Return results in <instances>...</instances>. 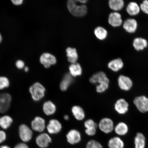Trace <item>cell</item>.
<instances>
[{"instance_id":"cell-1","label":"cell","mask_w":148,"mask_h":148,"mask_svg":"<svg viewBox=\"0 0 148 148\" xmlns=\"http://www.w3.org/2000/svg\"><path fill=\"white\" fill-rule=\"evenodd\" d=\"M90 82L92 84H98L96 86V90L99 93H102L109 88L110 80L104 72H98L92 76L90 79Z\"/></svg>"},{"instance_id":"cell-2","label":"cell","mask_w":148,"mask_h":148,"mask_svg":"<svg viewBox=\"0 0 148 148\" xmlns=\"http://www.w3.org/2000/svg\"><path fill=\"white\" fill-rule=\"evenodd\" d=\"M29 91L33 100L38 101L42 99L45 96L46 89L41 84L37 82L30 86Z\"/></svg>"},{"instance_id":"cell-3","label":"cell","mask_w":148,"mask_h":148,"mask_svg":"<svg viewBox=\"0 0 148 148\" xmlns=\"http://www.w3.org/2000/svg\"><path fill=\"white\" fill-rule=\"evenodd\" d=\"M67 7L70 13L75 16H83L87 12V8L86 5L77 4V1L69 0L68 1Z\"/></svg>"},{"instance_id":"cell-4","label":"cell","mask_w":148,"mask_h":148,"mask_svg":"<svg viewBox=\"0 0 148 148\" xmlns=\"http://www.w3.org/2000/svg\"><path fill=\"white\" fill-rule=\"evenodd\" d=\"M19 137L23 143H27L32 140L33 132L28 126L23 124L20 125L18 130Z\"/></svg>"},{"instance_id":"cell-5","label":"cell","mask_w":148,"mask_h":148,"mask_svg":"<svg viewBox=\"0 0 148 148\" xmlns=\"http://www.w3.org/2000/svg\"><path fill=\"white\" fill-rule=\"evenodd\" d=\"M12 96L8 93L0 94V112L5 113L10 108Z\"/></svg>"},{"instance_id":"cell-6","label":"cell","mask_w":148,"mask_h":148,"mask_svg":"<svg viewBox=\"0 0 148 148\" xmlns=\"http://www.w3.org/2000/svg\"><path fill=\"white\" fill-rule=\"evenodd\" d=\"M134 103L138 110L142 113L148 112V98L145 96H138L135 98Z\"/></svg>"},{"instance_id":"cell-7","label":"cell","mask_w":148,"mask_h":148,"mask_svg":"<svg viewBox=\"0 0 148 148\" xmlns=\"http://www.w3.org/2000/svg\"><path fill=\"white\" fill-rule=\"evenodd\" d=\"M123 27L126 32L132 34L137 30L138 23L137 21L135 18H127L123 22Z\"/></svg>"},{"instance_id":"cell-8","label":"cell","mask_w":148,"mask_h":148,"mask_svg":"<svg viewBox=\"0 0 148 148\" xmlns=\"http://www.w3.org/2000/svg\"><path fill=\"white\" fill-rule=\"evenodd\" d=\"M118 83L119 88L124 91H129L132 88L133 85L132 79L124 75L119 76L118 79Z\"/></svg>"},{"instance_id":"cell-9","label":"cell","mask_w":148,"mask_h":148,"mask_svg":"<svg viewBox=\"0 0 148 148\" xmlns=\"http://www.w3.org/2000/svg\"><path fill=\"white\" fill-rule=\"evenodd\" d=\"M99 127L103 133L110 134L114 129L113 121L110 118H103L99 122Z\"/></svg>"},{"instance_id":"cell-10","label":"cell","mask_w":148,"mask_h":148,"mask_svg":"<svg viewBox=\"0 0 148 148\" xmlns=\"http://www.w3.org/2000/svg\"><path fill=\"white\" fill-rule=\"evenodd\" d=\"M108 22L110 25L114 27H118L123 25V21L119 12H113L109 14Z\"/></svg>"},{"instance_id":"cell-11","label":"cell","mask_w":148,"mask_h":148,"mask_svg":"<svg viewBox=\"0 0 148 148\" xmlns=\"http://www.w3.org/2000/svg\"><path fill=\"white\" fill-rule=\"evenodd\" d=\"M51 141V137L46 133H42L38 135L36 139V145L40 148H47Z\"/></svg>"},{"instance_id":"cell-12","label":"cell","mask_w":148,"mask_h":148,"mask_svg":"<svg viewBox=\"0 0 148 148\" xmlns=\"http://www.w3.org/2000/svg\"><path fill=\"white\" fill-rule=\"evenodd\" d=\"M31 127L34 131L40 132H43L46 127L45 120L40 116H37L31 122Z\"/></svg>"},{"instance_id":"cell-13","label":"cell","mask_w":148,"mask_h":148,"mask_svg":"<svg viewBox=\"0 0 148 148\" xmlns=\"http://www.w3.org/2000/svg\"><path fill=\"white\" fill-rule=\"evenodd\" d=\"M40 62L45 68L50 67L51 65L55 64L56 62V59L53 55L49 53H44L40 57Z\"/></svg>"},{"instance_id":"cell-14","label":"cell","mask_w":148,"mask_h":148,"mask_svg":"<svg viewBox=\"0 0 148 148\" xmlns=\"http://www.w3.org/2000/svg\"><path fill=\"white\" fill-rule=\"evenodd\" d=\"M129 105L124 99H118L114 104V108L116 112L120 114H125L129 110Z\"/></svg>"},{"instance_id":"cell-15","label":"cell","mask_w":148,"mask_h":148,"mask_svg":"<svg viewBox=\"0 0 148 148\" xmlns=\"http://www.w3.org/2000/svg\"><path fill=\"white\" fill-rule=\"evenodd\" d=\"M132 46L135 50L138 51H142L147 47L148 42L145 38L136 37L133 40Z\"/></svg>"},{"instance_id":"cell-16","label":"cell","mask_w":148,"mask_h":148,"mask_svg":"<svg viewBox=\"0 0 148 148\" xmlns=\"http://www.w3.org/2000/svg\"><path fill=\"white\" fill-rule=\"evenodd\" d=\"M66 137L68 143L71 145L78 143L81 139L80 132L75 129L70 131L66 134Z\"/></svg>"},{"instance_id":"cell-17","label":"cell","mask_w":148,"mask_h":148,"mask_svg":"<svg viewBox=\"0 0 148 148\" xmlns=\"http://www.w3.org/2000/svg\"><path fill=\"white\" fill-rule=\"evenodd\" d=\"M62 127V124L58 120L53 119L50 120L47 129L50 134H56L60 132Z\"/></svg>"},{"instance_id":"cell-18","label":"cell","mask_w":148,"mask_h":148,"mask_svg":"<svg viewBox=\"0 0 148 148\" xmlns=\"http://www.w3.org/2000/svg\"><path fill=\"white\" fill-rule=\"evenodd\" d=\"M124 64L122 59L118 58L113 60L109 62L108 67L112 71L117 72L123 69Z\"/></svg>"},{"instance_id":"cell-19","label":"cell","mask_w":148,"mask_h":148,"mask_svg":"<svg viewBox=\"0 0 148 148\" xmlns=\"http://www.w3.org/2000/svg\"><path fill=\"white\" fill-rule=\"evenodd\" d=\"M126 11L130 16H135L140 13V5L134 1H131L127 5Z\"/></svg>"},{"instance_id":"cell-20","label":"cell","mask_w":148,"mask_h":148,"mask_svg":"<svg viewBox=\"0 0 148 148\" xmlns=\"http://www.w3.org/2000/svg\"><path fill=\"white\" fill-rule=\"evenodd\" d=\"M84 126L86 128L85 132L89 136H93L97 132V123L93 120L88 119L85 121Z\"/></svg>"},{"instance_id":"cell-21","label":"cell","mask_w":148,"mask_h":148,"mask_svg":"<svg viewBox=\"0 0 148 148\" xmlns=\"http://www.w3.org/2000/svg\"><path fill=\"white\" fill-rule=\"evenodd\" d=\"M109 7L114 12L121 11L125 6V1L123 0H110L108 1Z\"/></svg>"},{"instance_id":"cell-22","label":"cell","mask_w":148,"mask_h":148,"mask_svg":"<svg viewBox=\"0 0 148 148\" xmlns=\"http://www.w3.org/2000/svg\"><path fill=\"white\" fill-rule=\"evenodd\" d=\"M42 110L46 115L50 116L55 113L56 110V108L54 103L52 102L47 101L44 103Z\"/></svg>"},{"instance_id":"cell-23","label":"cell","mask_w":148,"mask_h":148,"mask_svg":"<svg viewBox=\"0 0 148 148\" xmlns=\"http://www.w3.org/2000/svg\"><path fill=\"white\" fill-rule=\"evenodd\" d=\"M135 148H145L146 138L142 133L138 132L135 137L134 139Z\"/></svg>"},{"instance_id":"cell-24","label":"cell","mask_w":148,"mask_h":148,"mask_svg":"<svg viewBox=\"0 0 148 148\" xmlns=\"http://www.w3.org/2000/svg\"><path fill=\"white\" fill-rule=\"evenodd\" d=\"M73 81V77L71 75L68 73L66 74L60 83V90L62 91H66L69 87Z\"/></svg>"},{"instance_id":"cell-25","label":"cell","mask_w":148,"mask_h":148,"mask_svg":"<svg viewBox=\"0 0 148 148\" xmlns=\"http://www.w3.org/2000/svg\"><path fill=\"white\" fill-rule=\"evenodd\" d=\"M109 148H123L125 144L123 140L119 137H114L109 140Z\"/></svg>"},{"instance_id":"cell-26","label":"cell","mask_w":148,"mask_h":148,"mask_svg":"<svg viewBox=\"0 0 148 148\" xmlns=\"http://www.w3.org/2000/svg\"><path fill=\"white\" fill-rule=\"evenodd\" d=\"M116 134L120 136H124L128 132V126L123 122H120L116 125L114 128Z\"/></svg>"},{"instance_id":"cell-27","label":"cell","mask_w":148,"mask_h":148,"mask_svg":"<svg viewBox=\"0 0 148 148\" xmlns=\"http://www.w3.org/2000/svg\"><path fill=\"white\" fill-rule=\"evenodd\" d=\"M68 61L72 64L75 63L78 59V55L75 48L68 47L66 49Z\"/></svg>"},{"instance_id":"cell-28","label":"cell","mask_w":148,"mask_h":148,"mask_svg":"<svg viewBox=\"0 0 148 148\" xmlns=\"http://www.w3.org/2000/svg\"><path fill=\"white\" fill-rule=\"evenodd\" d=\"M13 122L10 116L5 115L0 117V127L3 129H7L12 125Z\"/></svg>"},{"instance_id":"cell-29","label":"cell","mask_w":148,"mask_h":148,"mask_svg":"<svg viewBox=\"0 0 148 148\" xmlns=\"http://www.w3.org/2000/svg\"><path fill=\"white\" fill-rule=\"evenodd\" d=\"M72 112L74 117L78 120H82L84 119L85 114L84 110L80 106H75L72 108Z\"/></svg>"},{"instance_id":"cell-30","label":"cell","mask_w":148,"mask_h":148,"mask_svg":"<svg viewBox=\"0 0 148 148\" xmlns=\"http://www.w3.org/2000/svg\"><path fill=\"white\" fill-rule=\"evenodd\" d=\"M70 73L72 77L80 75L82 73V69L80 64L77 63L72 64L69 66Z\"/></svg>"},{"instance_id":"cell-31","label":"cell","mask_w":148,"mask_h":148,"mask_svg":"<svg viewBox=\"0 0 148 148\" xmlns=\"http://www.w3.org/2000/svg\"><path fill=\"white\" fill-rule=\"evenodd\" d=\"M94 33L97 38L101 40H105L108 36V32L106 29L101 27L96 28L94 30Z\"/></svg>"},{"instance_id":"cell-32","label":"cell","mask_w":148,"mask_h":148,"mask_svg":"<svg viewBox=\"0 0 148 148\" xmlns=\"http://www.w3.org/2000/svg\"><path fill=\"white\" fill-rule=\"evenodd\" d=\"M9 86L10 82L8 78L5 77H0V90L8 88Z\"/></svg>"},{"instance_id":"cell-33","label":"cell","mask_w":148,"mask_h":148,"mask_svg":"<svg viewBox=\"0 0 148 148\" xmlns=\"http://www.w3.org/2000/svg\"><path fill=\"white\" fill-rule=\"evenodd\" d=\"M86 148H103V147L99 142L95 140H91L87 143Z\"/></svg>"},{"instance_id":"cell-34","label":"cell","mask_w":148,"mask_h":148,"mask_svg":"<svg viewBox=\"0 0 148 148\" xmlns=\"http://www.w3.org/2000/svg\"><path fill=\"white\" fill-rule=\"evenodd\" d=\"M140 11L144 14L148 15V0H144L140 5Z\"/></svg>"},{"instance_id":"cell-35","label":"cell","mask_w":148,"mask_h":148,"mask_svg":"<svg viewBox=\"0 0 148 148\" xmlns=\"http://www.w3.org/2000/svg\"><path fill=\"white\" fill-rule=\"evenodd\" d=\"M7 135L4 131L0 130V144L2 143L6 140Z\"/></svg>"},{"instance_id":"cell-36","label":"cell","mask_w":148,"mask_h":148,"mask_svg":"<svg viewBox=\"0 0 148 148\" xmlns=\"http://www.w3.org/2000/svg\"><path fill=\"white\" fill-rule=\"evenodd\" d=\"M16 65L18 69H21L24 67L25 64L23 60H19L16 61Z\"/></svg>"},{"instance_id":"cell-37","label":"cell","mask_w":148,"mask_h":148,"mask_svg":"<svg viewBox=\"0 0 148 148\" xmlns=\"http://www.w3.org/2000/svg\"><path fill=\"white\" fill-rule=\"evenodd\" d=\"M14 148H29V146L25 143H18L15 146Z\"/></svg>"},{"instance_id":"cell-38","label":"cell","mask_w":148,"mask_h":148,"mask_svg":"<svg viewBox=\"0 0 148 148\" xmlns=\"http://www.w3.org/2000/svg\"><path fill=\"white\" fill-rule=\"evenodd\" d=\"M23 0H12V2L13 3L16 5H21L23 3Z\"/></svg>"},{"instance_id":"cell-39","label":"cell","mask_w":148,"mask_h":148,"mask_svg":"<svg viewBox=\"0 0 148 148\" xmlns=\"http://www.w3.org/2000/svg\"><path fill=\"white\" fill-rule=\"evenodd\" d=\"M0 148H11L9 146L6 145H2L0 146Z\"/></svg>"},{"instance_id":"cell-40","label":"cell","mask_w":148,"mask_h":148,"mask_svg":"<svg viewBox=\"0 0 148 148\" xmlns=\"http://www.w3.org/2000/svg\"><path fill=\"white\" fill-rule=\"evenodd\" d=\"M64 118L65 120H67L69 119V116L66 115L64 116Z\"/></svg>"},{"instance_id":"cell-41","label":"cell","mask_w":148,"mask_h":148,"mask_svg":"<svg viewBox=\"0 0 148 148\" xmlns=\"http://www.w3.org/2000/svg\"><path fill=\"white\" fill-rule=\"evenodd\" d=\"M24 69H25V72H27L29 71V68L28 67H27V66H26Z\"/></svg>"},{"instance_id":"cell-42","label":"cell","mask_w":148,"mask_h":148,"mask_svg":"<svg viewBox=\"0 0 148 148\" xmlns=\"http://www.w3.org/2000/svg\"><path fill=\"white\" fill-rule=\"evenodd\" d=\"M2 40V37L0 33V43H1Z\"/></svg>"}]
</instances>
